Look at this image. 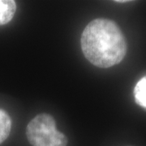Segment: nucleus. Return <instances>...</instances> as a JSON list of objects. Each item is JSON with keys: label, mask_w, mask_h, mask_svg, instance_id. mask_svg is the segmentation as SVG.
I'll return each instance as SVG.
<instances>
[{"label": "nucleus", "mask_w": 146, "mask_h": 146, "mask_svg": "<svg viewBox=\"0 0 146 146\" xmlns=\"http://www.w3.org/2000/svg\"><path fill=\"white\" fill-rule=\"evenodd\" d=\"M26 136L32 146H67L68 138L58 131L52 115H36L26 127Z\"/></svg>", "instance_id": "nucleus-2"}, {"label": "nucleus", "mask_w": 146, "mask_h": 146, "mask_svg": "<svg viewBox=\"0 0 146 146\" xmlns=\"http://www.w3.org/2000/svg\"><path fill=\"white\" fill-rule=\"evenodd\" d=\"M84 57L93 65L109 68L122 62L127 45L126 38L115 21L97 18L86 25L80 37Z\"/></svg>", "instance_id": "nucleus-1"}, {"label": "nucleus", "mask_w": 146, "mask_h": 146, "mask_svg": "<svg viewBox=\"0 0 146 146\" xmlns=\"http://www.w3.org/2000/svg\"><path fill=\"white\" fill-rule=\"evenodd\" d=\"M134 98L136 104L146 109V76L136 83L134 88Z\"/></svg>", "instance_id": "nucleus-5"}, {"label": "nucleus", "mask_w": 146, "mask_h": 146, "mask_svg": "<svg viewBox=\"0 0 146 146\" xmlns=\"http://www.w3.org/2000/svg\"><path fill=\"white\" fill-rule=\"evenodd\" d=\"M11 129V119L5 110L0 109V145L9 136Z\"/></svg>", "instance_id": "nucleus-4"}, {"label": "nucleus", "mask_w": 146, "mask_h": 146, "mask_svg": "<svg viewBox=\"0 0 146 146\" xmlns=\"http://www.w3.org/2000/svg\"><path fill=\"white\" fill-rule=\"evenodd\" d=\"M116 3H128L129 1H127V0H125V1H115Z\"/></svg>", "instance_id": "nucleus-6"}, {"label": "nucleus", "mask_w": 146, "mask_h": 146, "mask_svg": "<svg viewBox=\"0 0 146 146\" xmlns=\"http://www.w3.org/2000/svg\"><path fill=\"white\" fill-rule=\"evenodd\" d=\"M16 11V3L13 0H0V25L9 23Z\"/></svg>", "instance_id": "nucleus-3"}]
</instances>
